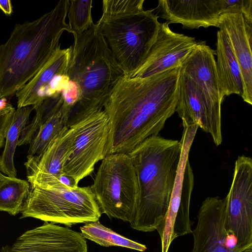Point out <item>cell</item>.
<instances>
[{"instance_id": "cell-12", "label": "cell", "mask_w": 252, "mask_h": 252, "mask_svg": "<svg viewBox=\"0 0 252 252\" xmlns=\"http://www.w3.org/2000/svg\"><path fill=\"white\" fill-rule=\"evenodd\" d=\"M226 198L208 197L199 210L198 221L192 231V252H252V247L242 248L225 224Z\"/></svg>"}, {"instance_id": "cell-4", "label": "cell", "mask_w": 252, "mask_h": 252, "mask_svg": "<svg viewBox=\"0 0 252 252\" xmlns=\"http://www.w3.org/2000/svg\"><path fill=\"white\" fill-rule=\"evenodd\" d=\"M73 36L68 76L80 94L70 109L66 124L68 127L102 110L115 86L125 76L96 23Z\"/></svg>"}, {"instance_id": "cell-30", "label": "cell", "mask_w": 252, "mask_h": 252, "mask_svg": "<svg viewBox=\"0 0 252 252\" xmlns=\"http://www.w3.org/2000/svg\"><path fill=\"white\" fill-rule=\"evenodd\" d=\"M3 175V174L0 171V178L1 177V176Z\"/></svg>"}, {"instance_id": "cell-27", "label": "cell", "mask_w": 252, "mask_h": 252, "mask_svg": "<svg viewBox=\"0 0 252 252\" xmlns=\"http://www.w3.org/2000/svg\"><path fill=\"white\" fill-rule=\"evenodd\" d=\"M15 110L6 98L0 99V149L3 146L7 127Z\"/></svg>"}, {"instance_id": "cell-21", "label": "cell", "mask_w": 252, "mask_h": 252, "mask_svg": "<svg viewBox=\"0 0 252 252\" xmlns=\"http://www.w3.org/2000/svg\"><path fill=\"white\" fill-rule=\"evenodd\" d=\"M70 109L65 102L62 92L54 95V102L46 121L32 139L28 155L42 153L66 126Z\"/></svg>"}, {"instance_id": "cell-6", "label": "cell", "mask_w": 252, "mask_h": 252, "mask_svg": "<svg viewBox=\"0 0 252 252\" xmlns=\"http://www.w3.org/2000/svg\"><path fill=\"white\" fill-rule=\"evenodd\" d=\"M20 213V219L34 218L67 227L97 221L102 214L90 187H72L61 182L30 187Z\"/></svg>"}, {"instance_id": "cell-24", "label": "cell", "mask_w": 252, "mask_h": 252, "mask_svg": "<svg viewBox=\"0 0 252 252\" xmlns=\"http://www.w3.org/2000/svg\"><path fill=\"white\" fill-rule=\"evenodd\" d=\"M81 234L85 239L103 247L120 246L140 252L147 249L145 245L129 239L108 228L97 220L87 222L80 227Z\"/></svg>"}, {"instance_id": "cell-11", "label": "cell", "mask_w": 252, "mask_h": 252, "mask_svg": "<svg viewBox=\"0 0 252 252\" xmlns=\"http://www.w3.org/2000/svg\"><path fill=\"white\" fill-rule=\"evenodd\" d=\"M226 198L225 224L240 247H252V159L238 156Z\"/></svg>"}, {"instance_id": "cell-22", "label": "cell", "mask_w": 252, "mask_h": 252, "mask_svg": "<svg viewBox=\"0 0 252 252\" xmlns=\"http://www.w3.org/2000/svg\"><path fill=\"white\" fill-rule=\"evenodd\" d=\"M32 106L17 108L13 114L5 135L4 150L0 157V171L7 176L16 177L14 156L22 131L29 122Z\"/></svg>"}, {"instance_id": "cell-5", "label": "cell", "mask_w": 252, "mask_h": 252, "mask_svg": "<svg viewBox=\"0 0 252 252\" xmlns=\"http://www.w3.org/2000/svg\"><path fill=\"white\" fill-rule=\"evenodd\" d=\"M144 0H104L96 22L125 76L131 77L145 62L160 23Z\"/></svg>"}, {"instance_id": "cell-14", "label": "cell", "mask_w": 252, "mask_h": 252, "mask_svg": "<svg viewBox=\"0 0 252 252\" xmlns=\"http://www.w3.org/2000/svg\"><path fill=\"white\" fill-rule=\"evenodd\" d=\"M72 46L58 48L43 67L16 94L17 108L39 105L43 100L63 92L69 78L68 68Z\"/></svg>"}, {"instance_id": "cell-28", "label": "cell", "mask_w": 252, "mask_h": 252, "mask_svg": "<svg viewBox=\"0 0 252 252\" xmlns=\"http://www.w3.org/2000/svg\"><path fill=\"white\" fill-rule=\"evenodd\" d=\"M0 9L7 15L13 12L11 1L10 0H0Z\"/></svg>"}, {"instance_id": "cell-9", "label": "cell", "mask_w": 252, "mask_h": 252, "mask_svg": "<svg viewBox=\"0 0 252 252\" xmlns=\"http://www.w3.org/2000/svg\"><path fill=\"white\" fill-rule=\"evenodd\" d=\"M71 126L74 129V140L63 172L78 186L81 180L93 172L95 164L105 157L109 119L102 109Z\"/></svg>"}, {"instance_id": "cell-13", "label": "cell", "mask_w": 252, "mask_h": 252, "mask_svg": "<svg viewBox=\"0 0 252 252\" xmlns=\"http://www.w3.org/2000/svg\"><path fill=\"white\" fill-rule=\"evenodd\" d=\"M169 25L160 23L145 62L130 78H144L181 66L197 44L194 37L175 32Z\"/></svg>"}, {"instance_id": "cell-15", "label": "cell", "mask_w": 252, "mask_h": 252, "mask_svg": "<svg viewBox=\"0 0 252 252\" xmlns=\"http://www.w3.org/2000/svg\"><path fill=\"white\" fill-rule=\"evenodd\" d=\"M74 140L72 126H66L41 154L28 155L24 163L30 187H44L60 182L63 166Z\"/></svg>"}, {"instance_id": "cell-8", "label": "cell", "mask_w": 252, "mask_h": 252, "mask_svg": "<svg viewBox=\"0 0 252 252\" xmlns=\"http://www.w3.org/2000/svg\"><path fill=\"white\" fill-rule=\"evenodd\" d=\"M196 131V128L192 127L183 129L180 140V160L169 206L163 220L156 229L160 239L161 252H168L170 245L175 238L192 231L189 206L194 179L189 155Z\"/></svg>"}, {"instance_id": "cell-23", "label": "cell", "mask_w": 252, "mask_h": 252, "mask_svg": "<svg viewBox=\"0 0 252 252\" xmlns=\"http://www.w3.org/2000/svg\"><path fill=\"white\" fill-rule=\"evenodd\" d=\"M30 189L28 181L3 174L0 178V211L13 216L20 213Z\"/></svg>"}, {"instance_id": "cell-3", "label": "cell", "mask_w": 252, "mask_h": 252, "mask_svg": "<svg viewBox=\"0 0 252 252\" xmlns=\"http://www.w3.org/2000/svg\"><path fill=\"white\" fill-rule=\"evenodd\" d=\"M182 152L180 141L151 136L128 154L139 187L138 201L130 227L156 230L167 211Z\"/></svg>"}, {"instance_id": "cell-26", "label": "cell", "mask_w": 252, "mask_h": 252, "mask_svg": "<svg viewBox=\"0 0 252 252\" xmlns=\"http://www.w3.org/2000/svg\"><path fill=\"white\" fill-rule=\"evenodd\" d=\"M54 95L45 99L34 107L35 114L34 118L32 122L22 131L18 146L30 144L39 128L48 117L53 104Z\"/></svg>"}, {"instance_id": "cell-18", "label": "cell", "mask_w": 252, "mask_h": 252, "mask_svg": "<svg viewBox=\"0 0 252 252\" xmlns=\"http://www.w3.org/2000/svg\"><path fill=\"white\" fill-rule=\"evenodd\" d=\"M219 30L226 34L239 65L243 101L252 104V24L240 13H224L219 21Z\"/></svg>"}, {"instance_id": "cell-19", "label": "cell", "mask_w": 252, "mask_h": 252, "mask_svg": "<svg viewBox=\"0 0 252 252\" xmlns=\"http://www.w3.org/2000/svg\"><path fill=\"white\" fill-rule=\"evenodd\" d=\"M215 51L204 41H198L181 66V71L222 103L215 59Z\"/></svg>"}, {"instance_id": "cell-10", "label": "cell", "mask_w": 252, "mask_h": 252, "mask_svg": "<svg viewBox=\"0 0 252 252\" xmlns=\"http://www.w3.org/2000/svg\"><path fill=\"white\" fill-rule=\"evenodd\" d=\"M221 103L181 71L175 112L183 125H196L211 136L217 146L222 141Z\"/></svg>"}, {"instance_id": "cell-25", "label": "cell", "mask_w": 252, "mask_h": 252, "mask_svg": "<svg viewBox=\"0 0 252 252\" xmlns=\"http://www.w3.org/2000/svg\"><path fill=\"white\" fill-rule=\"evenodd\" d=\"M92 2L91 0L69 1L68 25L73 34L83 32L94 24L92 16Z\"/></svg>"}, {"instance_id": "cell-29", "label": "cell", "mask_w": 252, "mask_h": 252, "mask_svg": "<svg viewBox=\"0 0 252 252\" xmlns=\"http://www.w3.org/2000/svg\"><path fill=\"white\" fill-rule=\"evenodd\" d=\"M10 247L9 246H4L0 249V252H10Z\"/></svg>"}, {"instance_id": "cell-1", "label": "cell", "mask_w": 252, "mask_h": 252, "mask_svg": "<svg viewBox=\"0 0 252 252\" xmlns=\"http://www.w3.org/2000/svg\"><path fill=\"white\" fill-rule=\"evenodd\" d=\"M181 66L144 78L123 77L104 106L109 119L105 156L128 154L159 134L175 112Z\"/></svg>"}, {"instance_id": "cell-20", "label": "cell", "mask_w": 252, "mask_h": 252, "mask_svg": "<svg viewBox=\"0 0 252 252\" xmlns=\"http://www.w3.org/2000/svg\"><path fill=\"white\" fill-rule=\"evenodd\" d=\"M216 44V69L221 94L242 95L243 91L240 69L230 42L223 32L219 30Z\"/></svg>"}, {"instance_id": "cell-2", "label": "cell", "mask_w": 252, "mask_h": 252, "mask_svg": "<svg viewBox=\"0 0 252 252\" xmlns=\"http://www.w3.org/2000/svg\"><path fill=\"white\" fill-rule=\"evenodd\" d=\"M69 0H62L38 19L16 24L0 45V99L13 96L46 64L60 46Z\"/></svg>"}, {"instance_id": "cell-7", "label": "cell", "mask_w": 252, "mask_h": 252, "mask_svg": "<svg viewBox=\"0 0 252 252\" xmlns=\"http://www.w3.org/2000/svg\"><path fill=\"white\" fill-rule=\"evenodd\" d=\"M90 188L102 214L130 222L138 203L139 187L128 154L106 156Z\"/></svg>"}, {"instance_id": "cell-17", "label": "cell", "mask_w": 252, "mask_h": 252, "mask_svg": "<svg viewBox=\"0 0 252 252\" xmlns=\"http://www.w3.org/2000/svg\"><path fill=\"white\" fill-rule=\"evenodd\" d=\"M158 18L183 28H218L221 14L227 12V0H159L156 8Z\"/></svg>"}, {"instance_id": "cell-16", "label": "cell", "mask_w": 252, "mask_h": 252, "mask_svg": "<svg viewBox=\"0 0 252 252\" xmlns=\"http://www.w3.org/2000/svg\"><path fill=\"white\" fill-rule=\"evenodd\" d=\"M10 252H88V246L81 233L44 222L18 237Z\"/></svg>"}]
</instances>
